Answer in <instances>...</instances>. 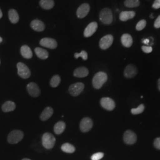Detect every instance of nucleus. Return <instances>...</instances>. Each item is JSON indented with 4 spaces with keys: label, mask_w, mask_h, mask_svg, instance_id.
I'll return each instance as SVG.
<instances>
[{
    "label": "nucleus",
    "mask_w": 160,
    "mask_h": 160,
    "mask_svg": "<svg viewBox=\"0 0 160 160\" xmlns=\"http://www.w3.org/2000/svg\"><path fill=\"white\" fill-rule=\"evenodd\" d=\"M108 75L104 72H98L92 78V86L96 88H100L107 81Z\"/></svg>",
    "instance_id": "1"
},
{
    "label": "nucleus",
    "mask_w": 160,
    "mask_h": 160,
    "mask_svg": "<svg viewBox=\"0 0 160 160\" xmlns=\"http://www.w3.org/2000/svg\"><path fill=\"white\" fill-rule=\"evenodd\" d=\"M100 20L104 24H110L113 22V14L109 8H104L100 12Z\"/></svg>",
    "instance_id": "2"
},
{
    "label": "nucleus",
    "mask_w": 160,
    "mask_h": 160,
    "mask_svg": "<svg viewBox=\"0 0 160 160\" xmlns=\"http://www.w3.org/2000/svg\"><path fill=\"white\" fill-rule=\"evenodd\" d=\"M24 137L23 132L20 130H14L11 132L7 137V141L10 144L18 143Z\"/></svg>",
    "instance_id": "3"
},
{
    "label": "nucleus",
    "mask_w": 160,
    "mask_h": 160,
    "mask_svg": "<svg viewBox=\"0 0 160 160\" xmlns=\"http://www.w3.org/2000/svg\"><path fill=\"white\" fill-rule=\"evenodd\" d=\"M55 141V138L50 133H45L42 137V145L48 149H51L54 147Z\"/></svg>",
    "instance_id": "4"
},
{
    "label": "nucleus",
    "mask_w": 160,
    "mask_h": 160,
    "mask_svg": "<svg viewBox=\"0 0 160 160\" xmlns=\"http://www.w3.org/2000/svg\"><path fill=\"white\" fill-rule=\"evenodd\" d=\"M18 74L24 79H27L30 77L31 72L28 66L22 62H18L17 64Z\"/></svg>",
    "instance_id": "5"
},
{
    "label": "nucleus",
    "mask_w": 160,
    "mask_h": 160,
    "mask_svg": "<svg viewBox=\"0 0 160 160\" xmlns=\"http://www.w3.org/2000/svg\"><path fill=\"white\" fill-rule=\"evenodd\" d=\"M84 88V85L82 82L75 83L69 87V92L72 96H78L82 92Z\"/></svg>",
    "instance_id": "6"
},
{
    "label": "nucleus",
    "mask_w": 160,
    "mask_h": 160,
    "mask_svg": "<svg viewBox=\"0 0 160 160\" xmlns=\"http://www.w3.org/2000/svg\"><path fill=\"white\" fill-rule=\"evenodd\" d=\"M113 42V37L111 34H108L103 37L99 43V45L102 49L106 50L109 48Z\"/></svg>",
    "instance_id": "7"
},
{
    "label": "nucleus",
    "mask_w": 160,
    "mask_h": 160,
    "mask_svg": "<svg viewBox=\"0 0 160 160\" xmlns=\"http://www.w3.org/2000/svg\"><path fill=\"white\" fill-rule=\"evenodd\" d=\"M93 126V122L89 118H83L80 122V129L82 132H87L91 130Z\"/></svg>",
    "instance_id": "8"
},
{
    "label": "nucleus",
    "mask_w": 160,
    "mask_h": 160,
    "mask_svg": "<svg viewBox=\"0 0 160 160\" xmlns=\"http://www.w3.org/2000/svg\"><path fill=\"white\" fill-rule=\"evenodd\" d=\"M137 137L136 134L132 131H126L123 135V140L128 145H132L136 142Z\"/></svg>",
    "instance_id": "9"
},
{
    "label": "nucleus",
    "mask_w": 160,
    "mask_h": 160,
    "mask_svg": "<svg viewBox=\"0 0 160 160\" xmlns=\"http://www.w3.org/2000/svg\"><path fill=\"white\" fill-rule=\"evenodd\" d=\"M101 106L107 110H113L115 108L114 101L109 97H103L100 100Z\"/></svg>",
    "instance_id": "10"
},
{
    "label": "nucleus",
    "mask_w": 160,
    "mask_h": 160,
    "mask_svg": "<svg viewBox=\"0 0 160 160\" xmlns=\"http://www.w3.org/2000/svg\"><path fill=\"white\" fill-rule=\"evenodd\" d=\"M90 7L88 4L84 3L81 4L77 10V16L79 18H83L86 17L90 12Z\"/></svg>",
    "instance_id": "11"
},
{
    "label": "nucleus",
    "mask_w": 160,
    "mask_h": 160,
    "mask_svg": "<svg viewBox=\"0 0 160 160\" xmlns=\"http://www.w3.org/2000/svg\"><path fill=\"white\" fill-rule=\"evenodd\" d=\"M27 90L30 96L32 97H37L40 94V90L39 86L34 82H30L27 86Z\"/></svg>",
    "instance_id": "12"
},
{
    "label": "nucleus",
    "mask_w": 160,
    "mask_h": 160,
    "mask_svg": "<svg viewBox=\"0 0 160 160\" xmlns=\"http://www.w3.org/2000/svg\"><path fill=\"white\" fill-rule=\"evenodd\" d=\"M40 45H42L43 47H46L47 48H49V49H55L57 47V41L52 39V38H43L42 39H41L40 41Z\"/></svg>",
    "instance_id": "13"
},
{
    "label": "nucleus",
    "mask_w": 160,
    "mask_h": 160,
    "mask_svg": "<svg viewBox=\"0 0 160 160\" xmlns=\"http://www.w3.org/2000/svg\"><path fill=\"white\" fill-rule=\"evenodd\" d=\"M97 28H98V24L96 22H94L90 23L84 30V36L86 38H89L92 36V35L94 34V33L96 32Z\"/></svg>",
    "instance_id": "14"
},
{
    "label": "nucleus",
    "mask_w": 160,
    "mask_h": 160,
    "mask_svg": "<svg viewBox=\"0 0 160 160\" xmlns=\"http://www.w3.org/2000/svg\"><path fill=\"white\" fill-rule=\"evenodd\" d=\"M138 70L137 67L133 65H129L126 67L124 71L125 77L127 78H131L137 74Z\"/></svg>",
    "instance_id": "15"
},
{
    "label": "nucleus",
    "mask_w": 160,
    "mask_h": 160,
    "mask_svg": "<svg viewBox=\"0 0 160 160\" xmlns=\"http://www.w3.org/2000/svg\"><path fill=\"white\" fill-rule=\"evenodd\" d=\"M30 26L36 32H43L45 29V24L39 20H34L30 23Z\"/></svg>",
    "instance_id": "16"
},
{
    "label": "nucleus",
    "mask_w": 160,
    "mask_h": 160,
    "mask_svg": "<svg viewBox=\"0 0 160 160\" xmlns=\"http://www.w3.org/2000/svg\"><path fill=\"white\" fill-rule=\"evenodd\" d=\"M89 74V71L88 69L84 67H81L77 68L75 69L74 72V75L76 77L78 78H83L86 77Z\"/></svg>",
    "instance_id": "17"
},
{
    "label": "nucleus",
    "mask_w": 160,
    "mask_h": 160,
    "mask_svg": "<svg viewBox=\"0 0 160 160\" xmlns=\"http://www.w3.org/2000/svg\"><path fill=\"white\" fill-rule=\"evenodd\" d=\"M135 16V12L133 11H125L120 12L119 18L122 22H126Z\"/></svg>",
    "instance_id": "18"
},
{
    "label": "nucleus",
    "mask_w": 160,
    "mask_h": 160,
    "mask_svg": "<svg viewBox=\"0 0 160 160\" xmlns=\"http://www.w3.org/2000/svg\"><path fill=\"white\" fill-rule=\"evenodd\" d=\"M121 42L122 44L126 48L131 47L133 43V39L131 36L129 34H123L121 37Z\"/></svg>",
    "instance_id": "19"
},
{
    "label": "nucleus",
    "mask_w": 160,
    "mask_h": 160,
    "mask_svg": "<svg viewBox=\"0 0 160 160\" xmlns=\"http://www.w3.org/2000/svg\"><path fill=\"white\" fill-rule=\"evenodd\" d=\"M20 53L22 57L26 59H30L33 57V53L31 49L27 45H23L21 47Z\"/></svg>",
    "instance_id": "20"
},
{
    "label": "nucleus",
    "mask_w": 160,
    "mask_h": 160,
    "mask_svg": "<svg viewBox=\"0 0 160 160\" xmlns=\"http://www.w3.org/2000/svg\"><path fill=\"white\" fill-rule=\"evenodd\" d=\"M53 113V110L51 107H48L42 112L40 114V119L43 121L48 120Z\"/></svg>",
    "instance_id": "21"
},
{
    "label": "nucleus",
    "mask_w": 160,
    "mask_h": 160,
    "mask_svg": "<svg viewBox=\"0 0 160 160\" xmlns=\"http://www.w3.org/2000/svg\"><path fill=\"white\" fill-rule=\"evenodd\" d=\"M16 104L12 101H7L2 106V110L4 112H9L16 109Z\"/></svg>",
    "instance_id": "22"
},
{
    "label": "nucleus",
    "mask_w": 160,
    "mask_h": 160,
    "mask_svg": "<svg viewBox=\"0 0 160 160\" xmlns=\"http://www.w3.org/2000/svg\"><path fill=\"white\" fill-rule=\"evenodd\" d=\"M8 17L12 23L16 24L18 22L19 16L17 11L14 9H10L8 11Z\"/></svg>",
    "instance_id": "23"
},
{
    "label": "nucleus",
    "mask_w": 160,
    "mask_h": 160,
    "mask_svg": "<svg viewBox=\"0 0 160 160\" xmlns=\"http://www.w3.org/2000/svg\"><path fill=\"white\" fill-rule=\"evenodd\" d=\"M34 51L38 57L41 59H46L49 57V53L48 51L42 48H36L34 49Z\"/></svg>",
    "instance_id": "24"
},
{
    "label": "nucleus",
    "mask_w": 160,
    "mask_h": 160,
    "mask_svg": "<svg viewBox=\"0 0 160 160\" xmlns=\"http://www.w3.org/2000/svg\"><path fill=\"white\" fill-rule=\"evenodd\" d=\"M40 6L43 9L51 10L54 7L53 0H40Z\"/></svg>",
    "instance_id": "25"
},
{
    "label": "nucleus",
    "mask_w": 160,
    "mask_h": 160,
    "mask_svg": "<svg viewBox=\"0 0 160 160\" xmlns=\"http://www.w3.org/2000/svg\"><path fill=\"white\" fill-rule=\"evenodd\" d=\"M65 129V123L62 121L57 122L54 126V132L56 134L60 135L63 133Z\"/></svg>",
    "instance_id": "26"
},
{
    "label": "nucleus",
    "mask_w": 160,
    "mask_h": 160,
    "mask_svg": "<svg viewBox=\"0 0 160 160\" xmlns=\"http://www.w3.org/2000/svg\"><path fill=\"white\" fill-rule=\"evenodd\" d=\"M61 149L62 150V151L66 152V153H73L75 151V148L74 146H73L72 145H71V143H63V145L61 146Z\"/></svg>",
    "instance_id": "27"
},
{
    "label": "nucleus",
    "mask_w": 160,
    "mask_h": 160,
    "mask_svg": "<svg viewBox=\"0 0 160 160\" xmlns=\"http://www.w3.org/2000/svg\"><path fill=\"white\" fill-rule=\"evenodd\" d=\"M125 6L128 8H135L140 6L139 0H125Z\"/></svg>",
    "instance_id": "28"
},
{
    "label": "nucleus",
    "mask_w": 160,
    "mask_h": 160,
    "mask_svg": "<svg viewBox=\"0 0 160 160\" xmlns=\"http://www.w3.org/2000/svg\"><path fill=\"white\" fill-rule=\"evenodd\" d=\"M61 82V78L59 75H54L52 78L51 81H50V84L52 87H57L59 86V84Z\"/></svg>",
    "instance_id": "29"
},
{
    "label": "nucleus",
    "mask_w": 160,
    "mask_h": 160,
    "mask_svg": "<svg viewBox=\"0 0 160 160\" xmlns=\"http://www.w3.org/2000/svg\"><path fill=\"white\" fill-rule=\"evenodd\" d=\"M145 106L143 104H140L137 108L131 109V113L133 114H138L142 113L144 111Z\"/></svg>",
    "instance_id": "30"
},
{
    "label": "nucleus",
    "mask_w": 160,
    "mask_h": 160,
    "mask_svg": "<svg viewBox=\"0 0 160 160\" xmlns=\"http://www.w3.org/2000/svg\"><path fill=\"white\" fill-rule=\"evenodd\" d=\"M74 57L76 59L81 57L83 60L86 61L88 58V54L85 51H82L80 53H75L74 54Z\"/></svg>",
    "instance_id": "31"
},
{
    "label": "nucleus",
    "mask_w": 160,
    "mask_h": 160,
    "mask_svg": "<svg viewBox=\"0 0 160 160\" xmlns=\"http://www.w3.org/2000/svg\"><path fill=\"white\" fill-rule=\"evenodd\" d=\"M146 25H147L146 20H141V21H139L137 23V24L136 26V29L138 31H141V30H143L145 28Z\"/></svg>",
    "instance_id": "32"
},
{
    "label": "nucleus",
    "mask_w": 160,
    "mask_h": 160,
    "mask_svg": "<svg viewBox=\"0 0 160 160\" xmlns=\"http://www.w3.org/2000/svg\"><path fill=\"white\" fill-rule=\"evenodd\" d=\"M103 157L104 154L103 152H97L92 155L91 159L92 160H100L102 159Z\"/></svg>",
    "instance_id": "33"
},
{
    "label": "nucleus",
    "mask_w": 160,
    "mask_h": 160,
    "mask_svg": "<svg viewBox=\"0 0 160 160\" xmlns=\"http://www.w3.org/2000/svg\"><path fill=\"white\" fill-rule=\"evenodd\" d=\"M142 50L143 51V52H145L146 53H149L152 51V48L151 46H142Z\"/></svg>",
    "instance_id": "34"
},
{
    "label": "nucleus",
    "mask_w": 160,
    "mask_h": 160,
    "mask_svg": "<svg viewBox=\"0 0 160 160\" xmlns=\"http://www.w3.org/2000/svg\"><path fill=\"white\" fill-rule=\"evenodd\" d=\"M154 145L156 148L160 149V137L157 138L155 139Z\"/></svg>",
    "instance_id": "35"
},
{
    "label": "nucleus",
    "mask_w": 160,
    "mask_h": 160,
    "mask_svg": "<svg viewBox=\"0 0 160 160\" xmlns=\"http://www.w3.org/2000/svg\"><path fill=\"white\" fill-rule=\"evenodd\" d=\"M152 7L155 9H158L160 8V0H155L153 4H152Z\"/></svg>",
    "instance_id": "36"
},
{
    "label": "nucleus",
    "mask_w": 160,
    "mask_h": 160,
    "mask_svg": "<svg viewBox=\"0 0 160 160\" xmlns=\"http://www.w3.org/2000/svg\"><path fill=\"white\" fill-rule=\"evenodd\" d=\"M154 27L157 29L160 28V15L157 18L154 23Z\"/></svg>",
    "instance_id": "37"
},
{
    "label": "nucleus",
    "mask_w": 160,
    "mask_h": 160,
    "mask_svg": "<svg viewBox=\"0 0 160 160\" xmlns=\"http://www.w3.org/2000/svg\"><path fill=\"white\" fill-rule=\"evenodd\" d=\"M142 42L144 43V44H145V45H148L149 40L148 39H143L142 40Z\"/></svg>",
    "instance_id": "38"
},
{
    "label": "nucleus",
    "mask_w": 160,
    "mask_h": 160,
    "mask_svg": "<svg viewBox=\"0 0 160 160\" xmlns=\"http://www.w3.org/2000/svg\"><path fill=\"white\" fill-rule=\"evenodd\" d=\"M158 89L160 91V78L158 81Z\"/></svg>",
    "instance_id": "39"
},
{
    "label": "nucleus",
    "mask_w": 160,
    "mask_h": 160,
    "mask_svg": "<svg viewBox=\"0 0 160 160\" xmlns=\"http://www.w3.org/2000/svg\"><path fill=\"white\" fill-rule=\"evenodd\" d=\"M2 17V11H1V10L0 9V18H1Z\"/></svg>",
    "instance_id": "40"
},
{
    "label": "nucleus",
    "mask_w": 160,
    "mask_h": 160,
    "mask_svg": "<svg viewBox=\"0 0 160 160\" xmlns=\"http://www.w3.org/2000/svg\"><path fill=\"white\" fill-rule=\"evenodd\" d=\"M2 38H1V37H0V43H1V42H2Z\"/></svg>",
    "instance_id": "41"
},
{
    "label": "nucleus",
    "mask_w": 160,
    "mask_h": 160,
    "mask_svg": "<svg viewBox=\"0 0 160 160\" xmlns=\"http://www.w3.org/2000/svg\"><path fill=\"white\" fill-rule=\"evenodd\" d=\"M22 160H30V159H28V158H24Z\"/></svg>",
    "instance_id": "42"
},
{
    "label": "nucleus",
    "mask_w": 160,
    "mask_h": 160,
    "mask_svg": "<svg viewBox=\"0 0 160 160\" xmlns=\"http://www.w3.org/2000/svg\"><path fill=\"white\" fill-rule=\"evenodd\" d=\"M150 17H151V18H153V15H152V14H151V16H150Z\"/></svg>",
    "instance_id": "43"
}]
</instances>
